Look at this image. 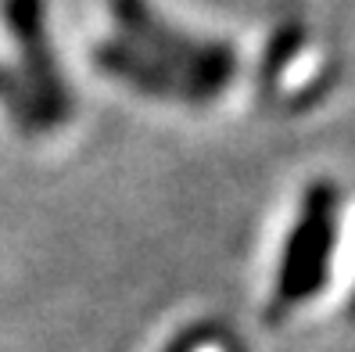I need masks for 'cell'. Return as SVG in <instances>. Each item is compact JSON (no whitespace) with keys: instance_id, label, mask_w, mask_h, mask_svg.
I'll return each mask as SVG.
<instances>
[{"instance_id":"1","label":"cell","mask_w":355,"mask_h":352,"mask_svg":"<svg viewBox=\"0 0 355 352\" xmlns=\"http://www.w3.org/2000/svg\"><path fill=\"white\" fill-rule=\"evenodd\" d=\"M112 15L137 47L104 44L94 58L108 76L133 83L137 90L180 101H208L234 76L237 61L226 44L176 33L148 8V0H112Z\"/></svg>"},{"instance_id":"2","label":"cell","mask_w":355,"mask_h":352,"mask_svg":"<svg viewBox=\"0 0 355 352\" xmlns=\"http://www.w3.org/2000/svg\"><path fill=\"white\" fill-rule=\"evenodd\" d=\"M47 0H4V18L22 47V61L29 69V79L44 101L47 112L65 108V87L58 79V65L47 44Z\"/></svg>"}]
</instances>
